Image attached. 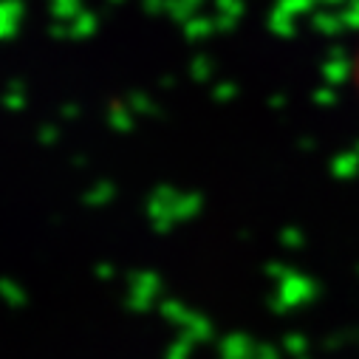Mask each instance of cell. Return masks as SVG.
Returning <instances> with one entry per match:
<instances>
[{
	"instance_id": "cell-1",
	"label": "cell",
	"mask_w": 359,
	"mask_h": 359,
	"mask_svg": "<svg viewBox=\"0 0 359 359\" xmlns=\"http://www.w3.org/2000/svg\"><path fill=\"white\" fill-rule=\"evenodd\" d=\"M356 85H359V51H356Z\"/></svg>"
}]
</instances>
